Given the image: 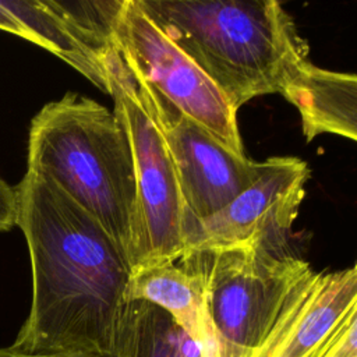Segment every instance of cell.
Masks as SVG:
<instances>
[{"mask_svg":"<svg viewBox=\"0 0 357 357\" xmlns=\"http://www.w3.org/2000/svg\"><path fill=\"white\" fill-rule=\"evenodd\" d=\"M124 300L148 301L166 311L197 344L201 357L211 349L204 305V280L185 259L131 269Z\"/></svg>","mask_w":357,"mask_h":357,"instance_id":"obj_10","label":"cell"},{"mask_svg":"<svg viewBox=\"0 0 357 357\" xmlns=\"http://www.w3.org/2000/svg\"><path fill=\"white\" fill-rule=\"evenodd\" d=\"M18 197L15 187L0 177V233L17 226Z\"/></svg>","mask_w":357,"mask_h":357,"instance_id":"obj_16","label":"cell"},{"mask_svg":"<svg viewBox=\"0 0 357 357\" xmlns=\"http://www.w3.org/2000/svg\"><path fill=\"white\" fill-rule=\"evenodd\" d=\"M280 93L293 103L303 123L307 141L328 132L357 138V77L303 64L284 84Z\"/></svg>","mask_w":357,"mask_h":357,"instance_id":"obj_11","label":"cell"},{"mask_svg":"<svg viewBox=\"0 0 357 357\" xmlns=\"http://www.w3.org/2000/svg\"><path fill=\"white\" fill-rule=\"evenodd\" d=\"M103 66L113 113L126 131L137 180L132 268L177 261L183 255L184 206L166 142L117 47L103 57Z\"/></svg>","mask_w":357,"mask_h":357,"instance_id":"obj_5","label":"cell"},{"mask_svg":"<svg viewBox=\"0 0 357 357\" xmlns=\"http://www.w3.org/2000/svg\"><path fill=\"white\" fill-rule=\"evenodd\" d=\"M15 190L32 301L11 347L110 357L130 262L103 227L47 178L26 172Z\"/></svg>","mask_w":357,"mask_h":357,"instance_id":"obj_1","label":"cell"},{"mask_svg":"<svg viewBox=\"0 0 357 357\" xmlns=\"http://www.w3.org/2000/svg\"><path fill=\"white\" fill-rule=\"evenodd\" d=\"M308 177L310 169L298 158L264 160L254 183L226 206L205 219L184 220L183 255L247 244L287 245Z\"/></svg>","mask_w":357,"mask_h":357,"instance_id":"obj_7","label":"cell"},{"mask_svg":"<svg viewBox=\"0 0 357 357\" xmlns=\"http://www.w3.org/2000/svg\"><path fill=\"white\" fill-rule=\"evenodd\" d=\"M357 308V268L312 272L254 357H322Z\"/></svg>","mask_w":357,"mask_h":357,"instance_id":"obj_9","label":"cell"},{"mask_svg":"<svg viewBox=\"0 0 357 357\" xmlns=\"http://www.w3.org/2000/svg\"><path fill=\"white\" fill-rule=\"evenodd\" d=\"M0 357H91L82 354H33V353H24L8 347H0Z\"/></svg>","mask_w":357,"mask_h":357,"instance_id":"obj_17","label":"cell"},{"mask_svg":"<svg viewBox=\"0 0 357 357\" xmlns=\"http://www.w3.org/2000/svg\"><path fill=\"white\" fill-rule=\"evenodd\" d=\"M0 29L49 50L107 93L102 59L81 42L47 0H0Z\"/></svg>","mask_w":357,"mask_h":357,"instance_id":"obj_12","label":"cell"},{"mask_svg":"<svg viewBox=\"0 0 357 357\" xmlns=\"http://www.w3.org/2000/svg\"><path fill=\"white\" fill-rule=\"evenodd\" d=\"M110 357H201L197 344L162 308L141 300L123 303Z\"/></svg>","mask_w":357,"mask_h":357,"instance_id":"obj_13","label":"cell"},{"mask_svg":"<svg viewBox=\"0 0 357 357\" xmlns=\"http://www.w3.org/2000/svg\"><path fill=\"white\" fill-rule=\"evenodd\" d=\"M218 86L234 110L282 91L308 60L291 17L275 0H135Z\"/></svg>","mask_w":357,"mask_h":357,"instance_id":"obj_2","label":"cell"},{"mask_svg":"<svg viewBox=\"0 0 357 357\" xmlns=\"http://www.w3.org/2000/svg\"><path fill=\"white\" fill-rule=\"evenodd\" d=\"M202 276L208 357H254L314 269L287 245L247 244L183 255Z\"/></svg>","mask_w":357,"mask_h":357,"instance_id":"obj_4","label":"cell"},{"mask_svg":"<svg viewBox=\"0 0 357 357\" xmlns=\"http://www.w3.org/2000/svg\"><path fill=\"white\" fill-rule=\"evenodd\" d=\"M322 357H357V308L339 326Z\"/></svg>","mask_w":357,"mask_h":357,"instance_id":"obj_15","label":"cell"},{"mask_svg":"<svg viewBox=\"0 0 357 357\" xmlns=\"http://www.w3.org/2000/svg\"><path fill=\"white\" fill-rule=\"evenodd\" d=\"M77 36L103 61L117 47L116 28L126 0H47Z\"/></svg>","mask_w":357,"mask_h":357,"instance_id":"obj_14","label":"cell"},{"mask_svg":"<svg viewBox=\"0 0 357 357\" xmlns=\"http://www.w3.org/2000/svg\"><path fill=\"white\" fill-rule=\"evenodd\" d=\"M26 172L57 185L110 236L132 268L137 180L126 131L93 99L66 93L32 119Z\"/></svg>","mask_w":357,"mask_h":357,"instance_id":"obj_3","label":"cell"},{"mask_svg":"<svg viewBox=\"0 0 357 357\" xmlns=\"http://www.w3.org/2000/svg\"><path fill=\"white\" fill-rule=\"evenodd\" d=\"M137 86L166 142L183 199V223L215 215L259 176L262 162L231 152L173 103Z\"/></svg>","mask_w":357,"mask_h":357,"instance_id":"obj_8","label":"cell"},{"mask_svg":"<svg viewBox=\"0 0 357 357\" xmlns=\"http://www.w3.org/2000/svg\"><path fill=\"white\" fill-rule=\"evenodd\" d=\"M116 43L139 85L173 103L231 152L245 155L237 110L204 71L144 14L135 0L124 3Z\"/></svg>","mask_w":357,"mask_h":357,"instance_id":"obj_6","label":"cell"}]
</instances>
